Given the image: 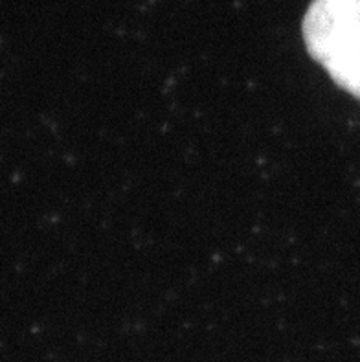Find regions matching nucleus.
<instances>
[{
    "label": "nucleus",
    "mask_w": 360,
    "mask_h": 362,
    "mask_svg": "<svg viewBox=\"0 0 360 362\" xmlns=\"http://www.w3.org/2000/svg\"><path fill=\"white\" fill-rule=\"evenodd\" d=\"M301 28L310 57L360 100V0H313Z\"/></svg>",
    "instance_id": "nucleus-1"
}]
</instances>
